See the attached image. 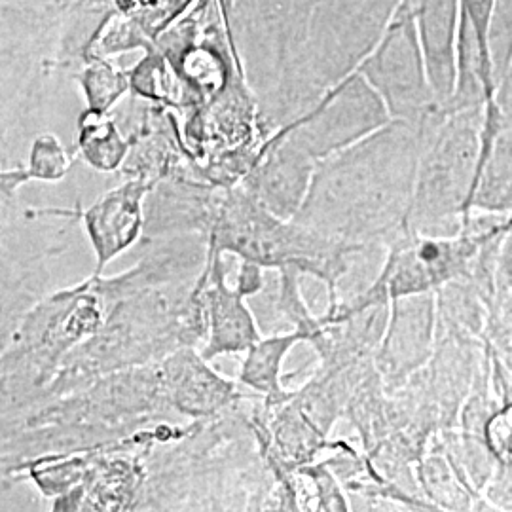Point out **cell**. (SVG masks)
<instances>
[{"label": "cell", "mask_w": 512, "mask_h": 512, "mask_svg": "<svg viewBox=\"0 0 512 512\" xmlns=\"http://www.w3.org/2000/svg\"><path fill=\"white\" fill-rule=\"evenodd\" d=\"M511 226V215L471 211L452 236H431L408 228L387 245L384 264L365 291L327 315H351L404 296L437 293L456 279L471 277L484 247Z\"/></svg>", "instance_id": "3957f363"}, {"label": "cell", "mask_w": 512, "mask_h": 512, "mask_svg": "<svg viewBox=\"0 0 512 512\" xmlns=\"http://www.w3.org/2000/svg\"><path fill=\"white\" fill-rule=\"evenodd\" d=\"M135 139H126L109 114L86 109L78 120V152L86 164L112 173L128 162Z\"/></svg>", "instance_id": "2e32d148"}, {"label": "cell", "mask_w": 512, "mask_h": 512, "mask_svg": "<svg viewBox=\"0 0 512 512\" xmlns=\"http://www.w3.org/2000/svg\"><path fill=\"white\" fill-rule=\"evenodd\" d=\"M107 321V306L95 279L44 298L25 315L4 353V374L31 376L35 385L54 380L65 359Z\"/></svg>", "instance_id": "5b68a950"}, {"label": "cell", "mask_w": 512, "mask_h": 512, "mask_svg": "<svg viewBox=\"0 0 512 512\" xmlns=\"http://www.w3.org/2000/svg\"><path fill=\"white\" fill-rule=\"evenodd\" d=\"M205 258L236 255L266 270H296L321 281L329 293L327 311L338 310V285L357 251L308 226L270 213L241 186H215L205 230Z\"/></svg>", "instance_id": "7a4b0ae2"}, {"label": "cell", "mask_w": 512, "mask_h": 512, "mask_svg": "<svg viewBox=\"0 0 512 512\" xmlns=\"http://www.w3.org/2000/svg\"><path fill=\"white\" fill-rule=\"evenodd\" d=\"M484 109L442 110L425 129L408 226L421 234L452 236L471 215Z\"/></svg>", "instance_id": "277c9868"}, {"label": "cell", "mask_w": 512, "mask_h": 512, "mask_svg": "<svg viewBox=\"0 0 512 512\" xmlns=\"http://www.w3.org/2000/svg\"><path fill=\"white\" fill-rule=\"evenodd\" d=\"M437 348V293L414 294L389 302L384 338L374 366L387 393H395L429 365Z\"/></svg>", "instance_id": "ba28073f"}, {"label": "cell", "mask_w": 512, "mask_h": 512, "mask_svg": "<svg viewBox=\"0 0 512 512\" xmlns=\"http://www.w3.org/2000/svg\"><path fill=\"white\" fill-rule=\"evenodd\" d=\"M298 344H306V336L300 330L274 334V336H262L253 348L245 353V359L239 370V384L247 385L266 401V408H275L289 403L294 393L287 391L281 374L283 363L291 349Z\"/></svg>", "instance_id": "5bb4252c"}, {"label": "cell", "mask_w": 512, "mask_h": 512, "mask_svg": "<svg viewBox=\"0 0 512 512\" xmlns=\"http://www.w3.org/2000/svg\"><path fill=\"white\" fill-rule=\"evenodd\" d=\"M302 475L308 476L315 495V511H349L346 490L338 476L332 473L329 463H315L302 467Z\"/></svg>", "instance_id": "7402d4cb"}, {"label": "cell", "mask_w": 512, "mask_h": 512, "mask_svg": "<svg viewBox=\"0 0 512 512\" xmlns=\"http://www.w3.org/2000/svg\"><path fill=\"white\" fill-rule=\"evenodd\" d=\"M222 256L203 260L202 272L194 287L196 293L202 294L207 323V340L200 353L209 363L222 355L247 353L262 338L255 315L247 306V298L226 279Z\"/></svg>", "instance_id": "8fae6325"}, {"label": "cell", "mask_w": 512, "mask_h": 512, "mask_svg": "<svg viewBox=\"0 0 512 512\" xmlns=\"http://www.w3.org/2000/svg\"><path fill=\"white\" fill-rule=\"evenodd\" d=\"M384 99L359 71L330 88L291 126L279 129L319 164L391 122Z\"/></svg>", "instance_id": "52a82bcc"}, {"label": "cell", "mask_w": 512, "mask_h": 512, "mask_svg": "<svg viewBox=\"0 0 512 512\" xmlns=\"http://www.w3.org/2000/svg\"><path fill=\"white\" fill-rule=\"evenodd\" d=\"M380 93L393 120L423 124L442 112L429 82L416 21V0H403L384 37L357 69Z\"/></svg>", "instance_id": "8992f818"}, {"label": "cell", "mask_w": 512, "mask_h": 512, "mask_svg": "<svg viewBox=\"0 0 512 512\" xmlns=\"http://www.w3.org/2000/svg\"><path fill=\"white\" fill-rule=\"evenodd\" d=\"M71 164L73 156L63 147L59 137L54 133H42L31 145L25 173L29 181L57 183L67 177Z\"/></svg>", "instance_id": "d6986e66"}, {"label": "cell", "mask_w": 512, "mask_h": 512, "mask_svg": "<svg viewBox=\"0 0 512 512\" xmlns=\"http://www.w3.org/2000/svg\"><path fill=\"white\" fill-rule=\"evenodd\" d=\"M315 167L317 162L306 150L298 147L289 135L277 131L239 186L270 213L291 220L310 192Z\"/></svg>", "instance_id": "30bf717a"}, {"label": "cell", "mask_w": 512, "mask_h": 512, "mask_svg": "<svg viewBox=\"0 0 512 512\" xmlns=\"http://www.w3.org/2000/svg\"><path fill=\"white\" fill-rule=\"evenodd\" d=\"M433 440L435 446L429 442L425 454L416 463V482L420 494L437 511H490L486 501L461 480L440 444L439 433Z\"/></svg>", "instance_id": "9a60e30c"}, {"label": "cell", "mask_w": 512, "mask_h": 512, "mask_svg": "<svg viewBox=\"0 0 512 512\" xmlns=\"http://www.w3.org/2000/svg\"><path fill=\"white\" fill-rule=\"evenodd\" d=\"M158 181L129 177L128 181L82 209H48L46 213L80 220L95 256L93 274L101 275L114 258L124 255L145 236L148 194Z\"/></svg>", "instance_id": "9c48e42d"}, {"label": "cell", "mask_w": 512, "mask_h": 512, "mask_svg": "<svg viewBox=\"0 0 512 512\" xmlns=\"http://www.w3.org/2000/svg\"><path fill=\"white\" fill-rule=\"evenodd\" d=\"M495 285L512 294V226L503 234L495 258Z\"/></svg>", "instance_id": "cb8c5ba5"}, {"label": "cell", "mask_w": 512, "mask_h": 512, "mask_svg": "<svg viewBox=\"0 0 512 512\" xmlns=\"http://www.w3.org/2000/svg\"><path fill=\"white\" fill-rule=\"evenodd\" d=\"M78 82L86 97L88 110L109 114L110 109L128 93L131 78L120 73L103 59H93L86 69L78 74Z\"/></svg>", "instance_id": "e0dca14e"}, {"label": "cell", "mask_w": 512, "mask_h": 512, "mask_svg": "<svg viewBox=\"0 0 512 512\" xmlns=\"http://www.w3.org/2000/svg\"><path fill=\"white\" fill-rule=\"evenodd\" d=\"M486 308L484 344L512 368V294L497 287Z\"/></svg>", "instance_id": "44dd1931"}, {"label": "cell", "mask_w": 512, "mask_h": 512, "mask_svg": "<svg viewBox=\"0 0 512 512\" xmlns=\"http://www.w3.org/2000/svg\"><path fill=\"white\" fill-rule=\"evenodd\" d=\"M471 211L512 217V110L484 109L482 154Z\"/></svg>", "instance_id": "4fadbf2b"}, {"label": "cell", "mask_w": 512, "mask_h": 512, "mask_svg": "<svg viewBox=\"0 0 512 512\" xmlns=\"http://www.w3.org/2000/svg\"><path fill=\"white\" fill-rule=\"evenodd\" d=\"M264 266L256 264L253 260H243L239 258L238 275H236V283L234 289L241 296L251 298L255 294L264 291Z\"/></svg>", "instance_id": "603a6c76"}, {"label": "cell", "mask_w": 512, "mask_h": 512, "mask_svg": "<svg viewBox=\"0 0 512 512\" xmlns=\"http://www.w3.org/2000/svg\"><path fill=\"white\" fill-rule=\"evenodd\" d=\"M165 401L190 418L215 416L239 397L236 384L215 372L190 346L175 349L158 370Z\"/></svg>", "instance_id": "7c38bea8"}, {"label": "cell", "mask_w": 512, "mask_h": 512, "mask_svg": "<svg viewBox=\"0 0 512 512\" xmlns=\"http://www.w3.org/2000/svg\"><path fill=\"white\" fill-rule=\"evenodd\" d=\"M281 287H279V300L277 308L285 313V317L306 336V344L311 348H319L325 338V325L321 317L311 313L302 291H300V275L296 270H281Z\"/></svg>", "instance_id": "ac0fdd59"}, {"label": "cell", "mask_w": 512, "mask_h": 512, "mask_svg": "<svg viewBox=\"0 0 512 512\" xmlns=\"http://www.w3.org/2000/svg\"><path fill=\"white\" fill-rule=\"evenodd\" d=\"M429 122L391 120L353 147L321 160L294 220L359 255L387 249L410 228Z\"/></svg>", "instance_id": "6da1fadb"}, {"label": "cell", "mask_w": 512, "mask_h": 512, "mask_svg": "<svg viewBox=\"0 0 512 512\" xmlns=\"http://www.w3.org/2000/svg\"><path fill=\"white\" fill-rule=\"evenodd\" d=\"M40 469L33 465L31 480H35L40 492L48 497H59L69 494L76 486L84 482L90 473L92 461L86 458L61 459L57 463H48L46 459H40Z\"/></svg>", "instance_id": "ffe728a7"}]
</instances>
